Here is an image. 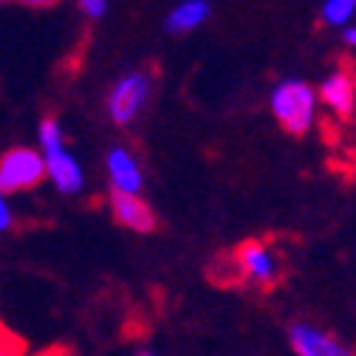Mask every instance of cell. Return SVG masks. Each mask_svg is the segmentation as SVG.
<instances>
[{
    "instance_id": "7",
    "label": "cell",
    "mask_w": 356,
    "mask_h": 356,
    "mask_svg": "<svg viewBox=\"0 0 356 356\" xmlns=\"http://www.w3.org/2000/svg\"><path fill=\"white\" fill-rule=\"evenodd\" d=\"M105 167H108V181H111V193L119 195H142L145 187V170L139 156L127 150L124 145H113L105 156Z\"/></svg>"
},
{
    "instance_id": "2",
    "label": "cell",
    "mask_w": 356,
    "mask_h": 356,
    "mask_svg": "<svg viewBox=\"0 0 356 356\" xmlns=\"http://www.w3.org/2000/svg\"><path fill=\"white\" fill-rule=\"evenodd\" d=\"M37 142H40L42 161H46V175L54 184V190L60 195L82 193L85 190V170H82L79 159L71 153V147L65 145V130H63L60 119L42 116L37 124Z\"/></svg>"
},
{
    "instance_id": "4",
    "label": "cell",
    "mask_w": 356,
    "mask_h": 356,
    "mask_svg": "<svg viewBox=\"0 0 356 356\" xmlns=\"http://www.w3.org/2000/svg\"><path fill=\"white\" fill-rule=\"evenodd\" d=\"M150 94H153V76L147 71H142V68L124 71L122 76L113 79L111 91L105 97V113H108V119L116 127L133 124V122L142 116V111L147 108Z\"/></svg>"
},
{
    "instance_id": "5",
    "label": "cell",
    "mask_w": 356,
    "mask_h": 356,
    "mask_svg": "<svg viewBox=\"0 0 356 356\" xmlns=\"http://www.w3.org/2000/svg\"><path fill=\"white\" fill-rule=\"evenodd\" d=\"M46 181V161L34 147H12L0 156V193H29Z\"/></svg>"
},
{
    "instance_id": "15",
    "label": "cell",
    "mask_w": 356,
    "mask_h": 356,
    "mask_svg": "<svg viewBox=\"0 0 356 356\" xmlns=\"http://www.w3.org/2000/svg\"><path fill=\"white\" fill-rule=\"evenodd\" d=\"M342 42H345V49H348V51H353V54H356V23H353V26H348V29L342 31Z\"/></svg>"
},
{
    "instance_id": "19",
    "label": "cell",
    "mask_w": 356,
    "mask_h": 356,
    "mask_svg": "<svg viewBox=\"0 0 356 356\" xmlns=\"http://www.w3.org/2000/svg\"><path fill=\"white\" fill-rule=\"evenodd\" d=\"M0 3H6V0H0Z\"/></svg>"
},
{
    "instance_id": "12",
    "label": "cell",
    "mask_w": 356,
    "mask_h": 356,
    "mask_svg": "<svg viewBox=\"0 0 356 356\" xmlns=\"http://www.w3.org/2000/svg\"><path fill=\"white\" fill-rule=\"evenodd\" d=\"M23 353H26L23 339L0 323V356H23Z\"/></svg>"
},
{
    "instance_id": "14",
    "label": "cell",
    "mask_w": 356,
    "mask_h": 356,
    "mask_svg": "<svg viewBox=\"0 0 356 356\" xmlns=\"http://www.w3.org/2000/svg\"><path fill=\"white\" fill-rule=\"evenodd\" d=\"M15 227V212H12V204H9V195L0 193V235L9 232Z\"/></svg>"
},
{
    "instance_id": "17",
    "label": "cell",
    "mask_w": 356,
    "mask_h": 356,
    "mask_svg": "<svg viewBox=\"0 0 356 356\" xmlns=\"http://www.w3.org/2000/svg\"><path fill=\"white\" fill-rule=\"evenodd\" d=\"M136 356H156V353H150V350H139Z\"/></svg>"
},
{
    "instance_id": "16",
    "label": "cell",
    "mask_w": 356,
    "mask_h": 356,
    "mask_svg": "<svg viewBox=\"0 0 356 356\" xmlns=\"http://www.w3.org/2000/svg\"><path fill=\"white\" fill-rule=\"evenodd\" d=\"M20 3H26V6H31V9H51V6L60 3V0H20Z\"/></svg>"
},
{
    "instance_id": "8",
    "label": "cell",
    "mask_w": 356,
    "mask_h": 356,
    "mask_svg": "<svg viewBox=\"0 0 356 356\" xmlns=\"http://www.w3.org/2000/svg\"><path fill=\"white\" fill-rule=\"evenodd\" d=\"M289 342L297 356H353V350H348L342 342L311 323H291Z\"/></svg>"
},
{
    "instance_id": "13",
    "label": "cell",
    "mask_w": 356,
    "mask_h": 356,
    "mask_svg": "<svg viewBox=\"0 0 356 356\" xmlns=\"http://www.w3.org/2000/svg\"><path fill=\"white\" fill-rule=\"evenodd\" d=\"M76 6L88 20H102L108 15L111 0H76Z\"/></svg>"
},
{
    "instance_id": "11",
    "label": "cell",
    "mask_w": 356,
    "mask_h": 356,
    "mask_svg": "<svg viewBox=\"0 0 356 356\" xmlns=\"http://www.w3.org/2000/svg\"><path fill=\"white\" fill-rule=\"evenodd\" d=\"M320 20L325 29L345 31L348 26L356 23V0H323Z\"/></svg>"
},
{
    "instance_id": "3",
    "label": "cell",
    "mask_w": 356,
    "mask_h": 356,
    "mask_svg": "<svg viewBox=\"0 0 356 356\" xmlns=\"http://www.w3.org/2000/svg\"><path fill=\"white\" fill-rule=\"evenodd\" d=\"M227 283H246L252 289H275L283 277V260L277 249L266 241L241 243L227 260Z\"/></svg>"
},
{
    "instance_id": "18",
    "label": "cell",
    "mask_w": 356,
    "mask_h": 356,
    "mask_svg": "<svg viewBox=\"0 0 356 356\" xmlns=\"http://www.w3.org/2000/svg\"><path fill=\"white\" fill-rule=\"evenodd\" d=\"M23 356H26V353H23ZM42 356H60V353H42Z\"/></svg>"
},
{
    "instance_id": "6",
    "label": "cell",
    "mask_w": 356,
    "mask_h": 356,
    "mask_svg": "<svg viewBox=\"0 0 356 356\" xmlns=\"http://www.w3.org/2000/svg\"><path fill=\"white\" fill-rule=\"evenodd\" d=\"M320 108H325L337 122H350L356 116V68L350 63H337L317 85Z\"/></svg>"
},
{
    "instance_id": "9",
    "label": "cell",
    "mask_w": 356,
    "mask_h": 356,
    "mask_svg": "<svg viewBox=\"0 0 356 356\" xmlns=\"http://www.w3.org/2000/svg\"><path fill=\"white\" fill-rule=\"evenodd\" d=\"M111 215L119 227L130 229V232H139V235H147L156 229V212L153 207L142 198V195H119V193H111Z\"/></svg>"
},
{
    "instance_id": "10",
    "label": "cell",
    "mask_w": 356,
    "mask_h": 356,
    "mask_svg": "<svg viewBox=\"0 0 356 356\" xmlns=\"http://www.w3.org/2000/svg\"><path fill=\"white\" fill-rule=\"evenodd\" d=\"M212 15V3L209 0H181L175 3L167 17H164V31L167 34H190L195 29H201Z\"/></svg>"
},
{
    "instance_id": "1",
    "label": "cell",
    "mask_w": 356,
    "mask_h": 356,
    "mask_svg": "<svg viewBox=\"0 0 356 356\" xmlns=\"http://www.w3.org/2000/svg\"><path fill=\"white\" fill-rule=\"evenodd\" d=\"M269 111L289 136H297V139L308 136L317 124V116H320L317 88L300 76H286V79L272 85Z\"/></svg>"
}]
</instances>
